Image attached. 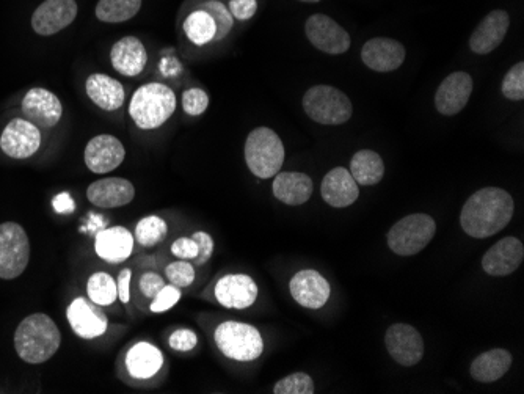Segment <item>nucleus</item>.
<instances>
[{
  "label": "nucleus",
  "mask_w": 524,
  "mask_h": 394,
  "mask_svg": "<svg viewBox=\"0 0 524 394\" xmlns=\"http://www.w3.org/2000/svg\"><path fill=\"white\" fill-rule=\"evenodd\" d=\"M126 157L123 143L113 135H96L85 148L84 159L90 172L106 175L123 164Z\"/></svg>",
  "instance_id": "nucleus-13"
},
{
  "label": "nucleus",
  "mask_w": 524,
  "mask_h": 394,
  "mask_svg": "<svg viewBox=\"0 0 524 394\" xmlns=\"http://www.w3.org/2000/svg\"><path fill=\"white\" fill-rule=\"evenodd\" d=\"M135 197V187L126 178L98 179L87 189L91 205L98 208L115 209L129 205Z\"/></svg>",
  "instance_id": "nucleus-21"
},
{
  "label": "nucleus",
  "mask_w": 524,
  "mask_h": 394,
  "mask_svg": "<svg viewBox=\"0 0 524 394\" xmlns=\"http://www.w3.org/2000/svg\"><path fill=\"white\" fill-rule=\"evenodd\" d=\"M135 239L131 231L124 227L107 228L96 234L95 250L101 260L110 264H120L129 260L134 250Z\"/></svg>",
  "instance_id": "nucleus-24"
},
{
  "label": "nucleus",
  "mask_w": 524,
  "mask_h": 394,
  "mask_svg": "<svg viewBox=\"0 0 524 394\" xmlns=\"http://www.w3.org/2000/svg\"><path fill=\"white\" fill-rule=\"evenodd\" d=\"M124 365L132 379H153L164 366V354L154 344L140 341L129 349Z\"/></svg>",
  "instance_id": "nucleus-26"
},
{
  "label": "nucleus",
  "mask_w": 524,
  "mask_h": 394,
  "mask_svg": "<svg viewBox=\"0 0 524 394\" xmlns=\"http://www.w3.org/2000/svg\"><path fill=\"white\" fill-rule=\"evenodd\" d=\"M215 299L225 308L245 310L252 307L258 299V286L248 275H225L215 285Z\"/></svg>",
  "instance_id": "nucleus-18"
},
{
  "label": "nucleus",
  "mask_w": 524,
  "mask_h": 394,
  "mask_svg": "<svg viewBox=\"0 0 524 394\" xmlns=\"http://www.w3.org/2000/svg\"><path fill=\"white\" fill-rule=\"evenodd\" d=\"M524 260V245L520 239L504 238L496 242L482 258V267L492 277L514 274Z\"/></svg>",
  "instance_id": "nucleus-20"
},
{
  "label": "nucleus",
  "mask_w": 524,
  "mask_h": 394,
  "mask_svg": "<svg viewBox=\"0 0 524 394\" xmlns=\"http://www.w3.org/2000/svg\"><path fill=\"white\" fill-rule=\"evenodd\" d=\"M292 297L303 308L319 310L330 299V283L317 270H300L289 283Z\"/></svg>",
  "instance_id": "nucleus-17"
},
{
  "label": "nucleus",
  "mask_w": 524,
  "mask_h": 394,
  "mask_svg": "<svg viewBox=\"0 0 524 394\" xmlns=\"http://www.w3.org/2000/svg\"><path fill=\"white\" fill-rule=\"evenodd\" d=\"M510 18L507 11L495 10L482 19L470 38L471 51L479 55L490 54L501 46L509 30Z\"/></svg>",
  "instance_id": "nucleus-22"
},
{
  "label": "nucleus",
  "mask_w": 524,
  "mask_h": 394,
  "mask_svg": "<svg viewBox=\"0 0 524 394\" xmlns=\"http://www.w3.org/2000/svg\"><path fill=\"white\" fill-rule=\"evenodd\" d=\"M110 62L118 73L126 77H137L145 70L148 52L142 41L135 37H124L113 44Z\"/></svg>",
  "instance_id": "nucleus-25"
},
{
  "label": "nucleus",
  "mask_w": 524,
  "mask_h": 394,
  "mask_svg": "<svg viewBox=\"0 0 524 394\" xmlns=\"http://www.w3.org/2000/svg\"><path fill=\"white\" fill-rule=\"evenodd\" d=\"M168 344L172 347L173 351L178 352H190L197 347L198 336L197 333L192 332L189 329L175 330L168 340Z\"/></svg>",
  "instance_id": "nucleus-41"
},
{
  "label": "nucleus",
  "mask_w": 524,
  "mask_h": 394,
  "mask_svg": "<svg viewBox=\"0 0 524 394\" xmlns=\"http://www.w3.org/2000/svg\"><path fill=\"white\" fill-rule=\"evenodd\" d=\"M172 253L179 260H195L198 255L197 242L193 241L192 238H179L178 241L173 242Z\"/></svg>",
  "instance_id": "nucleus-44"
},
{
  "label": "nucleus",
  "mask_w": 524,
  "mask_h": 394,
  "mask_svg": "<svg viewBox=\"0 0 524 394\" xmlns=\"http://www.w3.org/2000/svg\"><path fill=\"white\" fill-rule=\"evenodd\" d=\"M512 366V355L506 349H492L484 352L471 365V377L481 384H492L503 379Z\"/></svg>",
  "instance_id": "nucleus-29"
},
{
  "label": "nucleus",
  "mask_w": 524,
  "mask_h": 394,
  "mask_svg": "<svg viewBox=\"0 0 524 394\" xmlns=\"http://www.w3.org/2000/svg\"><path fill=\"white\" fill-rule=\"evenodd\" d=\"M303 109L319 125H344L352 118L353 106L349 96L330 85L311 87L303 96Z\"/></svg>",
  "instance_id": "nucleus-5"
},
{
  "label": "nucleus",
  "mask_w": 524,
  "mask_h": 394,
  "mask_svg": "<svg viewBox=\"0 0 524 394\" xmlns=\"http://www.w3.org/2000/svg\"><path fill=\"white\" fill-rule=\"evenodd\" d=\"M300 2H306V4H317V2H321V0H300Z\"/></svg>",
  "instance_id": "nucleus-48"
},
{
  "label": "nucleus",
  "mask_w": 524,
  "mask_h": 394,
  "mask_svg": "<svg viewBox=\"0 0 524 394\" xmlns=\"http://www.w3.org/2000/svg\"><path fill=\"white\" fill-rule=\"evenodd\" d=\"M503 95L510 101H521L524 98V63L512 66L504 77Z\"/></svg>",
  "instance_id": "nucleus-37"
},
{
  "label": "nucleus",
  "mask_w": 524,
  "mask_h": 394,
  "mask_svg": "<svg viewBox=\"0 0 524 394\" xmlns=\"http://www.w3.org/2000/svg\"><path fill=\"white\" fill-rule=\"evenodd\" d=\"M168 234L167 222L159 216H146L135 225V241L142 247H154L165 241Z\"/></svg>",
  "instance_id": "nucleus-34"
},
{
  "label": "nucleus",
  "mask_w": 524,
  "mask_h": 394,
  "mask_svg": "<svg viewBox=\"0 0 524 394\" xmlns=\"http://www.w3.org/2000/svg\"><path fill=\"white\" fill-rule=\"evenodd\" d=\"M22 114L37 128H54L63 115L60 99L46 88H32L22 99Z\"/></svg>",
  "instance_id": "nucleus-14"
},
{
  "label": "nucleus",
  "mask_w": 524,
  "mask_h": 394,
  "mask_svg": "<svg viewBox=\"0 0 524 394\" xmlns=\"http://www.w3.org/2000/svg\"><path fill=\"white\" fill-rule=\"evenodd\" d=\"M192 239L198 245L197 258L192 260L193 266H204L211 260L212 253H214V239L211 238V234L204 233V231L193 233Z\"/></svg>",
  "instance_id": "nucleus-42"
},
{
  "label": "nucleus",
  "mask_w": 524,
  "mask_h": 394,
  "mask_svg": "<svg viewBox=\"0 0 524 394\" xmlns=\"http://www.w3.org/2000/svg\"><path fill=\"white\" fill-rule=\"evenodd\" d=\"M273 195L284 205L300 206L313 195V179L305 173H277L273 179Z\"/></svg>",
  "instance_id": "nucleus-27"
},
{
  "label": "nucleus",
  "mask_w": 524,
  "mask_h": 394,
  "mask_svg": "<svg viewBox=\"0 0 524 394\" xmlns=\"http://www.w3.org/2000/svg\"><path fill=\"white\" fill-rule=\"evenodd\" d=\"M88 299L101 307H109L118 299L117 281L106 272H96L87 281Z\"/></svg>",
  "instance_id": "nucleus-33"
},
{
  "label": "nucleus",
  "mask_w": 524,
  "mask_h": 394,
  "mask_svg": "<svg viewBox=\"0 0 524 394\" xmlns=\"http://www.w3.org/2000/svg\"><path fill=\"white\" fill-rule=\"evenodd\" d=\"M473 93V77L463 71L449 74L435 95V107L441 115L452 117L465 109Z\"/></svg>",
  "instance_id": "nucleus-16"
},
{
  "label": "nucleus",
  "mask_w": 524,
  "mask_h": 394,
  "mask_svg": "<svg viewBox=\"0 0 524 394\" xmlns=\"http://www.w3.org/2000/svg\"><path fill=\"white\" fill-rule=\"evenodd\" d=\"M66 318L71 330L82 340H95L104 335L109 327V319L101 305L88 297L74 299L66 310Z\"/></svg>",
  "instance_id": "nucleus-9"
},
{
  "label": "nucleus",
  "mask_w": 524,
  "mask_h": 394,
  "mask_svg": "<svg viewBox=\"0 0 524 394\" xmlns=\"http://www.w3.org/2000/svg\"><path fill=\"white\" fill-rule=\"evenodd\" d=\"M256 10H258L256 0H231L230 2V13L233 18H237L239 21L252 19Z\"/></svg>",
  "instance_id": "nucleus-45"
},
{
  "label": "nucleus",
  "mask_w": 524,
  "mask_h": 394,
  "mask_svg": "<svg viewBox=\"0 0 524 394\" xmlns=\"http://www.w3.org/2000/svg\"><path fill=\"white\" fill-rule=\"evenodd\" d=\"M245 162L258 178L269 179L280 173L284 164V145L277 132L269 128H256L245 142Z\"/></svg>",
  "instance_id": "nucleus-4"
},
{
  "label": "nucleus",
  "mask_w": 524,
  "mask_h": 394,
  "mask_svg": "<svg viewBox=\"0 0 524 394\" xmlns=\"http://www.w3.org/2000/svg\"><path fill=\"white\" fill-rule=\"evenodd\" d=\"M88 98L91 103L98 106L99 109L106 110V112H115L124 104L126 92L121 82L117 79L107 76V74H91L88 76L87 84H85Z\"/></svg>",
  "instance_id": "nucleus-28"
},
{
  "label": "nucleus",
  "mask_w": 524,
  "mask_h": 394,
  "mask_svg": "<svg viewBox=\"0 0 524 394\" xmlns=\"http://www.w3.org/2000/svg\"><path fill=\"white\" fill-rule=\"evenodd\" d=\"M76 0H46L35 10L32 27L41 37H51L76 19Z\"/></svg>",
  "instance_id": "nucleus-15"
},
{
  "label": "nucleus",
  "mask_w": 524,
  "mask_h": 394,
  "mask_svg": "<svg viewBox=\"0 0 524 394\" xmlns=\"http://www.w3.org/2000/svg\"><path fill=\"white\" fill-rule=\"evenodd\" d=\"M275 394H314V382L308 374L295 373L284 377L273 387Z\"/></svg>",
  "instance_id": "nucleus-36"
},
{
  "label": "nucleus",
  "mask_w": 524,
  "mask_h": 394,
  "mask_svg": "<svg viewBox=\"0 0 524 394\" xmlns=\"http://www.w3.org/2000/svg\"><path fill=\"white\" fill-rule=\"evenodd\" d=\"M165 277L178 288H187L195 281V269L189 261H175V263L168 264L165 269Z\"/></svg>",
  "instance_id": "nucleus-38"
},
{
  "label": "nucleus",
  "mask_w": 524,
  "mask_h": 394,
  "mask_svg": "<svg viewBox=\"0 0 524 394\" xmlns=\"http://www.w3.org/2000/svg\"><path fill=\"white\" fill-rule=\"evenodd\" d=\"M198 10L206 11L214 19L215 27H217L214 41L225 40L230 35L231 29H233V15H231L230 10H226L225 5L215 2V0H206V2L200 4Z\"/></svg>",
  "instance_id": "nucleus-35"
},
{
  "label": "nucleus",
  "mask_w": 524,
  "mask_h": 394,
  "mask_svg": "<svg viewBox=\"0 0 524 394\" xmlns=\"http://www.w3.org/2000/svg\"><path fill=\"white\" fill-rule=\"evenodd\" d=\"M30 260V242L24 228L15 222L0 225V278L13 280L26 270Z\"/></svg>",
  "instance_id": "nucleus-8"
},
{
  "label": "nucleus",
  "mask_w": 524,
  "mask_h": 394,
  "mask_svg": "<svg viewBox=\"0 0 524 394\" xmlns=\"http://www.w3.org/2000/svg\"><path fill=\"white\" fill-rule=\"evenodd\" d=\"M52 205H54L55 212H59V214H70V212L74 211L73 198L70 197V194H66V192L57 195L54 201H52Z\"/></svg>",
  "instance_id": "nucleus-47"
},
{
  "label": "nucleus",
  "mask_w": 524,
  "mask_h": 394,
  "mask_svg": "<svg viewBox=\"0 0 524 394\" xmlns=\"http://www.w3.org/2000/svg\"><path fill=\"white\" fill-rule=\"evenodd\" d=\"M321 194L327 205L341 209L352 206L358 200L360 189L347 168L336 167L325 175Z\"/></svg>",
  "instance_id": "nucleus-23"
},
{
  "label": "nucleus",
  "mask_w": 524,
  "mask_h": 394,
  "mask_svg": "<svg viewBox=\"0 0 524 394\" xmlns=\"http://www.w3.org/2000/svg\"><path fill=\"white\" fill-rule=\"evenodd\" d=\"M139 286L143 296L148 297V299H153L157 292L164 288L165 280L161 275L156 274V272H146V274H143L142 278H140Z\"/></svg>",
  "instance_id": "nucleus-43"
},
{
  "label": "nucleus",
  "mask_w": 524,
  "mask_h": 394,
  "mask_svg": "<svg viewBox=\"0 0 524 394\" xmlns=\"http://www.w3.org/2000/svg\"><path fill=\"white\" fill-rule=\"evenodd\" d=\"M142 0H99L96 5V18L109 24L126 22L139 15Z\"/></svg>",
  "instance_id": "nucleus-31"
},
{
  "label": "nucleus",
  "mask_w": 524,
  "mask_h": 394,
  "mask_svg": "<svg viewBox=\"0 0 524 394\" xmlns=\"http://www.w3.org/2000/svg\"><path fill=\"white\" fill-rule=\"evenodd\" d=\"M176 110V96L172 88L159 82L142 85L135 90L129 104V115L143 131L161 128Z\"/></svg>",
  "instance_id": "nucleus-3"
},
{
  "label": "nucleus",
  "mask_w": 524,
  "mask_h": 394,
  "mask_svg": "<svg viewBox=\"0 0 524 394\" xmlns=\"http://www.w3.org/2000/svg\"><path fill=\"white\" fill-rule=\"evenodd\" d=\"M215 344L225 357L236 362H253L264 351L259 330L244 322L226 321L220 324L215 330Z\"/></svg>",
  "instance_id": "nucleus-6"
},
{
  "label": "nucleus",
  "mask_w": 524,
  "mask_h": 394,
  "mask_svg": "<svg viewBox=\"0 0 524 394\" xmlns=\"http://www.w3.org/2000/svg\"><path fill=\"white\" fill-rule=\"evenodd\" d=\"M40 128L26 118H15L0 135V148L13 159H27L40 150Z\"/></svg>",
  "instance_id": "nucleus-12"
},
{
  "label": "nucleus",
  "mask_w": 524,
  "mask_h": 394,
  "mask_svg": "<svg viewBox=\"0 0 524 394\" xmlns=\"http://www.w3.org/2000/svg\"><path fill=\"white\" fill-rule=\"evenodd\" d=\"M361 59L372 71L391 73L404 63L405 48L393 38H372L364 44Z\"/></svg>",
  "instance_id": "nucleus-19"
},
{
  "label": "nucleus",
  "mask_w": 524,
  "mask_h": 394,
  "mask_svg": "<svg viewBox=\"0 0 524 394\" xmlns=\"http://www.w3.org/2000/svg\"><path fill=\"white\" fill-rule=\"evenodd\" d=\"M385 344L394 362L405 368L418 365L424 355L423 336L412 325H391L386 330Z\"/></svg>",
  "instance_id": "nucleus-11"
},
{
  "label": "nucleus",
  "mask_w": 524,
  "mask_h": 394,
  "mask_svg": "<svg viewBox=\"0 0 524 394\" xmlns=\"http://www.w3.org/2000/svg\"><path fill=\"white\" fill-rule=\"evenodd\" d=\"M514 211V198L506 190L485 187L468 198L460 214V223L471 238H490L509 225Z\"/></svg>",
  "instance_id": "nucleus-1"
},
{
  "label": "nucleus",
  "mask_w": 524,
  "mask_h": 394,
  "mask_svg": "<svg viewBox=\"0 0 524 394\" xmlns=\"http://www.w3.org/2000/svg\"><path fill=\"white\" fill-rule=\"evenodd\" d=\"M131 278V269H123L121 270L120 275H118V297H120V300L123 303H129V300H131Z\"/></svg>",
  "instance_id": "nucleus-46"
},
{
  "label": "nucleus",
  "mask_w": 524,
  "mask_h": 394,
  "mask_svg": "<svg viewBox=\"0 0 524 394\" xmlns=\"http://www.w3.org/2000/svg\"><path fill=\"white\" fill-rule=\"evenodd\" d=\"M350 175L361 186H375L385 175V164L380 154L371 150H361L355 153L350 162Z\"/></svg>",
  "instance_id": "nucleus-30"
},
{
  "label": "nucleus",
  "mask_w": 524,
  "mask_h": 394,
  "mask_svg": "<svg viewBox=\"0 0 524 394\" xmlns=\"http://www.w3.org/2000/svg\"><path fill=\"white\" fill-rule=\"evenodd\" d=\"M151 300H153L150 305L151 313H165V311L172 310L181 300V288L170 283L157 292Z\"/></svg>",
  "instance_id": "nucleus-40"
},
{
  "label": "nucleus",
  "mask_w": 524,
  "mask_h": 394,
  "mask_svg": "<svg viewBox=\"0 0 524 394\" xmlns=\"http://www.w3.org/2000/svg\"><path fill=\"white\" fill-rule=\"evenodd\" d=\"M184 32L193 44L204 46V44L214 41L217 27H215L214 19L209 13L197 8L184 21Z\"/></svg>",
  "instance_id": "nucleus-32"
},
{
  "label": "nucleus",
  "mask_w": 524,
  "mask_h": 394,
  "mask_svg": "<svg viewBox=\"0 0 524 394\" xmlns=\"http://www.w3.org/2000/svg\"><path fill=\"white\" fill-rule=\"evenodd\" d=\"M305 33L314 48L330 55L344 54L352 44L349 33L327 15H313L308 18Z\"/></svg>",
  "instance_id": "nucleus-10"
},
{
  "label": "nucleus",
  "mask_w": 524,
  "mask_h": 394,
  "mask_svg": "<svg viewBox=\"0 0 524 394\" xmlns=\"http://www.w3.org/2000/svg\"><path fill=\"white\" fill-rule=\"evenodd\" d=\"M208 106V93L201 90V88H190L182 95V109H184L186 114L192 115V117L203 115Z\"/></svg>",
  "instance_id": "nucleus-39"
},
{
  "label": "nucleus",
  "mask_w": 524,
  "mask_h": 394,
  "mask_svg": "<svg viewBox=\"0 0 524 394\" xmlns=\"http://www.w3.org/2000/svg\"><path fill=\"white\" fill-rule=\"evenodd\" d=\"M437 233V223L427 214L404 217L388 233V245L396 255L413 256L423 252Z\"/></svg>",
  "instance_id": "nucleus-7"
},
{
  "label": "nucleus",
  "mask_w": 524,
  "mask_h": 394,
  "mask_svg": "<svg viewBox=\"0 0 524 394\" xmlns=\"http://www.w3.org/2000/svg\"><path fill=\"white\" fill-rule=\"evenodd\" d=\"M62 333L48 314L35 313L18 325L15 347L21 360L30 365L48 362L59 351Z\"/></svg>",
  "instance_id": "nucleus-2"
}]
</instances>
